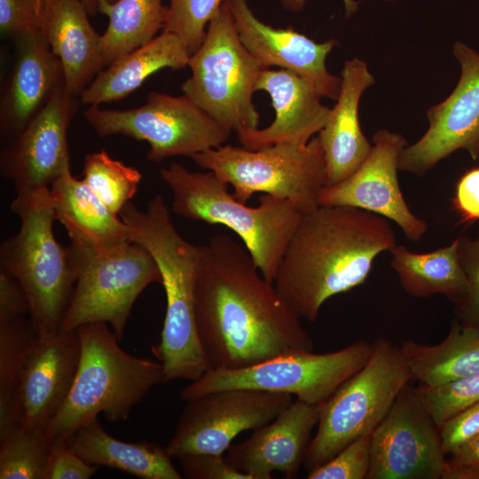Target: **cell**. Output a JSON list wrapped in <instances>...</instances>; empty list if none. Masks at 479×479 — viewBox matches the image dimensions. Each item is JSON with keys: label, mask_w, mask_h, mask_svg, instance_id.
<instances>
[{"label": "cell", "mask_w": 479, "mask_h": 479, "mask_svg": "<svg viewBox=\"0 0 479 479\" xmlns=\"http://www.w3.org/2000/svg\"><path fill=\"white\" fill-rule=\"evenodd\" d=\"M194 304L212 369H240L313 349L300 317L262 276L246 247L228 235L199 245Z\"/></svg>", "instance_id": "6da1fadb"}, {"label": "cell", "mask_w": 479, "mask_h": 479, "mask_svg": "<svg viewBox=\"0 0 479 479\" xmlns=\"http://www.w3.org/2000/svg\"><path fill=\"white\" fill-rule=\"evenodd\" d=\"M396 244L387 218L357 208L320 205L302 215L274 287L300 318L314 322L325 302L362 285L375 258Z\"/></svg>", "instance_id": "7a4b0ae2"}, {"label": "cell", "mask_w": 479, "mask_h": 479, "mask_svg": "<svg viewBox=\"0 0 479 479\" xmlns=\"http://www.w3.org/2000/svg\"><path fill=\"white\" fill-rule=\"evenodd\" d=\"M130 241L144 247L155 260L166 294V312L160 342L152 352L163 368V383L195 381L212 369L198 331L194 283L199 245L184 239L170 219L161 194L145 210L129 202L120 213Z\"/></svg>", "instance_id": "3957f363"}, {"label": "cell", "mask_w": 479, "mask_h": 479, "mask_svg": "<svg viewBox=\"0 0 479 479\" xmlns=\"http://www.w3.org/2000/svg\"><path fill=\"white\" fill-rule=\"evenodd\" d=\"M76 330L81 346L76 374L64 404L45 429L52 444L67 442L99 413L113 422L126 420L152 388L163 383L162 365L124 351L106 322Z\"/></svg>", "instance_id": "277c9868"}, {"label": "cell", "mask_w": 479, "mask_h": 479, "mask_svg": "<svg viewBox=\"0 0 479 479\" xmlns=\"http://www.w3.org/2000/svg\"><path fill=\"white\" fill-rule=\"evenodd\" d=\"M172 193L171 209L183 217L222 224L242 240L262 276L274 282L302 214L288 200L263 194L256 207L237 200L212 171L192 172L177 162L160 170Z\"/></svg>", "instance_id": "5b68a950"}, {"label": "cell", "mask_w": 479, "mask_h": 479, "mask_svg": "<svg viewBox=\"0 0 479 479\" xmlns=\"http://www.w3.org/2000/svg\"><path fill=\"white\" fill-rule=\"evenodd\" d=\"M11 210L20 217V229L1 244L0 266L24 289L38 337H52L60 331L76 271L69 246H62L54 235L50 188L16 195Z\"/></svg>", "instance_id": "8992f818"}, {"label": "cell", "mask_w": 479, "mask_h": 479, "mask_svg": "<svg viewBox=\"0 0 479 479\" xmlns=\"http://www.w3.org/2000/svg\"><path fill=\"white\" fill-rule=\"evenodd\" d=\"M191 158L232 185L233 196L241 202L263 192L288 200L302 215L320 206L326 165L318 136L304 145L279 143L257 150L220 145Z\"/></svg>", "instance_id": "52a82bcc"}, {"label": "cell", "mask_w": 479, "mask_h": 479, "mask_svg": "<svg viewBox=\"0 0 479 479\" xmlns=\"http://www.w3.org/2000/svg\"><path fill=\"white\" fill-rule=\"evenodd\" d=\"M367 363L322 404L318 429L304 466L326 463L357 438L372 434L402 389L412 381L399 347L379 337Z\"/></svg>", "instance_id": "ba28073f"}, {"label": "cell", "mask_w": 479, "mask_h": 479, "mask_svg": "<svg viewBox=\"0 0 479 479\" xmlns=\"http://www.w3.org/2000/svg\"><path fill=\"white\" fill-rule=\"evenodd\" d=\"M188 67L191 76L181 85L185 95L237 136L258 129L253 94L264 68L240 41L225 2L191 54Z\"/></svg>", "instance_id": "9c48e42d"}, {"label": "cell", "mask_w": 479, "mask_h": 479, "mask_svg": "<svg viewBox=\"0 0 479 479\" xmlns=\"http://www.w3.org/2000/svg\"><path fill=\"white\" fill-rule=\"evenodd\" d=\"M69 248L76 281L59 332L106 322L120 341L139 294L150 284L161 281L155 260L130 240L104 247L70 243Z\"/></svg>", "instance_id": "30bf717a"}, {"label": "cell", "mask_w": 479, "mask_h": 479, "mask_svg": "<svg viewBox=\"0 0 479 479\" xmlns=\"http://www.w3.org/2000/svg\"><path fill=\"white\" fill-rule=\"evenodd\" d=\"M372 352V342L358 340L327 353L296 350L240 369H210L184 388L181 397L188 401L217 390L251 389L323 404L367 363Z\"/></svg>", "instance_id": "8fae6325"}, {"label": "cell", "mask_w": 479, "mask_h": 479, "mask_svg": "<svg viewBox=\"0 0 479 479\" xmlns=\"http://www.w3.org/2000/svg\"><path fill=\"white\" fill-rule=\"evenodd\" d=\"M84 117L101 137L122 135L147 142L146 158L153 162L216 148L231 134L185 94L151 91L141 106L113 110L90 106Z\"/></svg>", "instance_id": "7c38bea8"}, {"label": "cell", "mask_w": 479, "mask_h": 479, "mask_svg": "<svg viewBox=\"0 0 479 479\" xmlns=\"http://www.w3.org/2000/svg\"><path fill=\"white\" fill-rule=\"evenodd\" d=\"M166 450L174 459L224 454L234 438L272 421L293 401L289 394L228 389L186 401Z\"/></svg>", "instance_id": "4fadbf2b"}, {"label": "cell", "mask_w": 479, "mask_h": 479, "mask_svg": "<svg viewBox=\"0 0 479 479\" xmlns=\"http://www.w3.org/2000/svg\"><path fill=\"white\" fill-rule=\"evenodd\" d=\"M446 464L440 429L408 384L372 433L367 479H443Z\"/></svg>", "instance_id": "5bb4252c"}, {"label": "cell", "mask_w": 479, "mask_h": 479, "mask_svg": "<svg viewBox=\"0 0 479 479\" xmlns=\"http://www.w3.org/2000/svg\"><path fill=\"white\" fill-rule=\"evenodd\" d=\"M460 76L452 92L427 111L424 135L401 152L398 168L421 176L453 152L479 157V53L461 42L453 45Z\"/></svg>", "instance_id": "9a60e30c"}, {"label": "cell", "mask_w": 479, "mask_h": 479, "mask_svg": "<svg viewBox=\"0 0 479 479\" xmlns=\"http://www.w3.org/2000/svg\"><path fill=\"white\" fill-rule=\"evenodd\" d=\"M78 98L66 83L54 92L46 106L0 155L2 175L12 180L17 195L50 188L70 169L67 129L78 108Z\"/></svg>", "instance_id": "2e32d148"}, {"label": "cell", "mask_w": 479, "mask_h": 479, "mask_svg": "<svg viewBox=\"0 0 479 479\" xmlns=\"http://www.w3.org/2000/svg\"><path fill=\"white\" fill-rule=\"evenodd\" d=\"M372 140L366 160L341 183L324 187L319 205L373 212L397 224L409 240L419 241L428 231V223L411 211L397 177L399 157L407 142L402 135L387 130L376 131Z\"/></svg>", "instance_id": "e0dca14e"}, {"label": "cell", "mask_w": 479, "mask_h": 479, "mask_svg": "<svg viewBox=\"0 0 479 479\" xmlns=\"http://www.w3.org/2000/svg\"><path fill=\"white\" fill-rule=\"evenodd\" d=\"M77 330L39 338L18 375L14 407L18 425L45 430L64 404L80 359Z\"/></svg>", "instance_id": "ac0fdd59"}, {"label": "cell", "mask_w": 479, "mask_h": 479, "mask_svg": "<svg viewBox=\"0 0 479 479\" xmlns=\"http://www.w3.org/2000/svg\"><path fill=\"white\" fill-rule=\"evenodd\" d=\"M239 37L264 69L279 67L309 81L321 98L336 100L342 77L330 74L327 55L337 45L335 39L317 43L291 28H275L262 22L248 5V0H224Z\"/></svg>", "instance_id": "d6986e66"}, {"label": "cell", "mask_w": 479, "mask_h": 479, "mask_svg": "<svg viewBox=\"0 0 479 479\" xmlns=\"http://www.w3.org/2000/svg\"><path fill=\"white\" fill-rule=\"evenodd\" d=\"M321 408L322 404L296 399L272 421L253 430L247 440L232 444L225 452L226 461L251 479H271L273 472L295 478Z\"/></svg>", "instance_id": "ffe728a7"}, {"label": "cell", "mask_w": 479, "mask_h": 479, "mask_svg": "<svg viewBox=\"0 0 479 479\" xmlns=\"http://www.w3.org/2000/svg\"><path fill=\"white\" fill-rule=\"evenodd\" d=\"M15 60L0 101L2 137L12 140L66 83L62 64L41 30L15 39Z\"/></svg>", "instance_id": "44dd1931"}, {"label": "cell", "mask_w": 479, "mask_h": 479, "mask_svg": "<svg viewBox=\"0 0 479 479\" xmlns=\"http://www.w3.org/2000/svg\"><path fill=\"white\" fill-rule=\"evenodd\" d=\"M256 90L267 92L275 112L273 122L237 136L245 148L257 150L279 143L307 144L326 125L331 109L324 106L313 85L287 70L263 69Z\"/></svg>", "instance_id": "7402d4cb"}, {"label": "cell", "mask_w": 479, "mask_h": 479, "mask_svg": "<svg viewBox=\"0 0 479 479\" xmlns=\"http://www.w3.org/2000/svg\"><path fill=\"white\" fill-rule=\"evenodd\" d=\"M341 77L336 104L318 135L326 159V186L349 177L366 160L373 146L361 130L358 106L363 92L374 84V77L366 63L357 58L344 62Z\"/></svg>", "instance_id": "603a6c76"}, {"label": "cell", "mask_w": 479, "mask_h": 479, "mask_svg": "<svg viewBox=\"0 0 479 479\" xmlns=\"http://www.w3.org/2000/svg\"><path fill=\"white\" fill-rule=\"evenodd\" d=\"M88 14L80 0H50L41 16L40 30L60 60L67 90L75 98L104 69L101 35Z\"/></svg>", "instance_id": "cb8c5ba5"}, {"label": "cell", "mask_w": 479, "mask_h": 479, "mask_svg": "<svg viewBox=\"0 0 479 479\" xmlns=\"http://www.w3.org/2000/svg\"><path fill=\"white\" fill-rule=\"evenodd\" d=\"M190 57L187 47L178 36L162 31L102 69L82 91L80 100L84 105L100 106L122 99L161 69L185 68Z\"/></svg>", "instance_id": "d4e9b609"}, {"label": "cell", "mask_w": 479, "mask_h": 479, "mask_svg": "<svg viewBox=\"0 0 479 479\" xmlns=\"http://www.w3.org/2000/svg\"><path fill=\"white\" fill-rule=\"evenodd\" d=\"M55 218L67 230L72 244L104 247L129 241V232L83 180L65 171L50 187Z\"/></svg>", "instance_id": "484cf974"}, {"label": "cell", "mask_w": 479, "mask_h": 479, "mask_svg": "<svg viewBox=\"0 0 479 479\" xmlns=\"http://www.w3.org/2000/svg\"><path fill=\"white\" fill-rule=\"evenodd\" d=\"M70 448L92 465L120 469L143 479H182L166 447L142 441L127 443L114 438L98 418L81 427L67 441Z\"/></svg>", "instance_id": "4316f807"}, {"label": "cell", "mask_w": 479, "mask_h": 479, "mask_svg": "<svg viewBox=\"0 0 479 479\" xmlns=\"http://www.w3.org/2000/svg\"><path fill=\"white\" fill-rule=\"evenodd\" d=\"M399 348L418 384L435 387L479 371V331L458 321L438 344L407 340Z\"/></svg>", "instance_id": "83f0119b"}, {"label": "cell", "mask_w": 479, "mask_h": 479, "mask_svg": "<svg viewBox=\"0 0 479 479\" xmlns=\"http://www.w3.org/2000/svg\"><path fill=\"white\" fill-rule=\"evenodd\" d=\"M389 252L390 266L410 295L428 298L442 294L453 304L463 296L466 278L459 262L458 238L431 252L415 253L397 244Z\"/></svg>", "instance_id": "f1b7e54d"}, {"label": "cell", "mask_w": 479, "mask_h": 479, "mask_svg": "<svg viewBox=\"0 0 479 479\" xmlns=\"http://www.w3.org/2000/svg\"><path fill=\"white\" fill-rule=\"evenodd\" d=\"M99 12L108 17L101 35L104 68L118 58L147 43L163 30L168 6L162 0H117L104 4Z\"/></svg>", "instance_id": "f546056e"}, {"label": "cell", "mask_w": 479, "mask_h": 479, "mask_svg": "<svg viewBox=\"0 0 479 479\" xmlns=\"http://www.w3.org/2000/svg\"><path fill=\"white\" fill-rule=\"evenodd\" d=\"M37 339L29 318L0 322V435L18 425L15 386L23 363Z\"/></svg>", "instance_id": "4dcf8cb0"}, {"label": "cell", "mask_w": 479, "mask_h": 479, "mask_svg": "<svg viewBox=\"0 0 479 479\" xmlns=\"http://www.w3.org/2000/svg\"><path fill=\"white\" fill-rule=\"evenodd\" d=\"M51 447L43 429L11 428L0 436V479H43Z\"/></svg>", "instance_id": "1f68e13d"}, {"label": "cell", "mask_w": 479, "mask_h": 479, "mask_svg": "<svg viewBox=\"0 0 479 479\" xmlns=\"http://www.w3.org/2000/svg\"><path fill=\"white\" fill-rule=\"evenodd\" d=\"M82 176L92 191L117 216L134 197L142 179L139 170L113 159L105 150L85 156Z\"/></svg>", "instance_id": "d6a6232c"}, {"label": "cell", "mask_w": 479, "mask_h": 479, "mask_svg": "<svg viewBox=\"0 0 479 479\" xmlns=\"http://www.w3.org/2000/svg\"><path fill=\"white\" fill-rule=\"evenodd\" d=\"M414 390L440 428L479 400V371L435 387L418 384Z\"/></svg>", "instance_id": "836d02e7"}, {"label": "cell", "mask_w": 479, "mask_h": 479, "mask_svg": "<svg viewBox=\"0 0 479 479\" xmlns=\"http://www.w3.org/2000/svg\"><path fill=\"white\" fill-rule=\"evenodd\" d=\"M224 0H169L162 31L178 36L192 54L202 43L206 27Z\"/></svg>", "instance_id": "e575fe53"}, {"label": "cell", "mask_w": 479, "mask_h": 479, "mask_svg": "<svg viewBox=\"0 0 479 479\" xmlns=\"http://www.w3.org/2000/svg\"><path fill=\"white\" fill-rule=\"evenodd\" d=\"M458 240L466 290L454 304V314L461 326L479 331V233L475 238L462 235Z\"/></svg>", "instance_id": "d590c367"}, {"label": "cell", "mask_w": 479, "mask_h": 479, "mask_svg": "<svg viewBox=\"0 0 479 479\" xmlns=\"http://www.w3.org/2000/svg\"><path fill=\"white\" fill-rule=\"evenodd\" d=\"M372 460V434L362 436L326 463L308 471V479H367Z\"/></svg>", "instance_id": "8d00e7d4"}, {"label": "cell", "mask_w": 479, "mask_h": 479, "mask_svg": "<svg viewBox=\"0 0 479 479\" xmlns=\"http://www.w3.org/2000/svg\"><path fill=\"white\" fill-rule=\"evenodd\" d=\"M177 459L184 477L189 479H251L231 466L224 454L192 453Z\"/></svg>", "instance_id": "74e56055"}, {"label": "cell", "mask_w": 479, "mask_h": 479, "mask_svg": "<svg viewBox=\"0 0 479 479\" xmlns=\"http://www.w3.org/2000/svg\"><path fill=\"white\" fill-rule=\"evenodd\" d=\"M99 466L85 461L67 442L53 444L43 479H89Z\"/></svg>", "instance_id": "f35d334b"}, {"label": "cell", "mask_w": 479, "mask_h": 479, "mask_svg": "<svg viewBox=\"0 0 479 479\" xmlns=\"http://www.w3.org/2000/svg\"><path fill=\"white\" fill-rule=\"evenodd\" d=\"M0 29L15 39L40 30V18L30 0H0Z\"/></svg>", "instance_id": "ab89813d"}, {"label": "cell", "mask_w": 479, "mask_h": 479, "mask_svg": "<svg viewBox=\"0 0 479 479\" xmlns=\"http://www.w3.org/2000/svg\"><path fill=\"white\" fill-rule=\"evenodd\" d=\"M446 455L479 434V400L439 428Z\"/></svg>", "instance_id": "60d3db41"}, {"label": "cell", "mask_w": 479, "mask_h": 479, "mask_svg": "<svg viewBox=\"0 0 479 479\" xmlns=\"http://www.w3.org/2000/svg\"><path fill=\"white\" fill-rule=\"evenodd\" d=\"M452 204L461 223L479 224V167L467 170L459 177Z\"/></svg>", "instance_id": "b9f144b4"}, {"label": "cell", "mask_w": 479, "mask_h": 479, "mask_svg": "<svg viewBox=\"0 0 479 479\" xmlns=\"http://www.w3.org/2000/svg\"><path fill=\"white\" fill-rule=\"evenodd\" d=\"M29 302L20 282L0 269V322L29 316Z\"/></svg>", "instance_id": "7bdbcfd3"}, {"label": "cell", "mask_w": 479, "mask_h": 479, "mask_svg": "<svg viewBox=\"0 0 479 479\" xmlns=\"http://www.w3.org/2000/svg\"><path fill=\"white\" fill-rule=\"evenodd\" d=\"M448 466L471 465L479 467V434L447 456Z\"/></svg>", "instance_id": "ee69618b"}, {"label": "cell", "mask_w": 479, "mask_h": 479, "mask_svg": "<svg viewBox=\"0 0 479 479\" xmlns=\"http://www.w3.org/2000/svg\"><path fill=\"white\" fill-rule=\"evenodd\" d=\"M443 479H479V467L471 465L448 466Z\"/></svg>", "instance_id": "f6af8a7d"}, {"label": "cell", "mask_w": 479, "mask_h": 479, "mask_svg": "<svg viewBox=\"0 0 479 479\" xmlns=\"http://www.w3.org/2000/svg\"><path fill=\"white\" fill-rule=\"evenodd\" d=\"M345 13L348 18L352 17L358 9V3L356 0H342ZM281 5L287 11L299 12L303 10L306 0H279Z\"/></svg>", "instance_id": "bcb514c9"}, {"label": "cell", "mask_w": 479, "mask_h": 479, "mask_svg": "<svg viewBox=\"0 0 479 479\" xmlns=\"http://www.w3.org/2000/svg\"><path fill=\"white\" fill-rule=\"evenodd\" d=\"M86 7L89 14L95 15L99 12V7L104 4H114L117 0H80Z\"/></svg>", "instance_id": "7dc6e473"}, {"label": "cell", "mask_w": 479, "mask_h": 479, "mask_svg": "<svg viewBox=\"0 0 479 479\" xmlns=\"http://www.w3.org/2000/svg\"><path fill=\"white\" fill-rule=\"evenodd\" d=\"M30 1L33 3L36 10V12L40 18V23H41V16L43 12H44V9L46 8L50 0H30Z\"/></svg>", "instance_id": "c3c4849f"}, {"label": "cell", "mask_w": 479, "mask_h": 479, "mask_svg": "<svg viewBox=\"0 0 479 479\" xmlns=\"http://www.w3.org/2000/svg\"><path fill=\"white\" fill-rule=\"evenodd\" d=\"M384 1H386V2H391V1H394V0H384Z\"/></svg>", "instance_id": "681fc988"}]
</instances>
